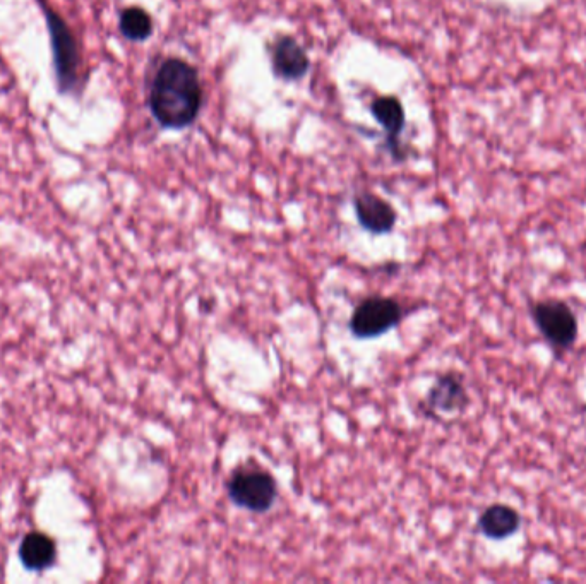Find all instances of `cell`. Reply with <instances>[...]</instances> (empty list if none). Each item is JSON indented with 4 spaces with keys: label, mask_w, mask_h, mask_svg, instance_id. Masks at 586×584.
I'll return each instance as SVG.
<instances>
[{
    "label": "cell",
    "mask_w": 586,
    "mask_h": 584,
    "mask_svg": "<svg viewBox=\"0 0 586 584\" xmlns=\"http://www.w3.org/2000/svg\"><path fill=\"white\" fill-rule=\"evenodd\" d=\"M371 112L386 132V141L391 148V153L401 160L403 156H401L400 134L405 127V112L401 103L395 96H381L372 102Z\"/></svg>",
    "instance_id": "cell-9"
},
{
    "label": "cell",
    "mask_w": 586,
    "mask_h": 584,
    "mask_svg": "<svg viewBox=\"0 0 586 584\" xmlns=\"http://www.w3.org/2000/svg\"><path fill=\"white\" fill-rule=\"evenodd\" d=\"M479 531L489 540H506L518 533L521 526V516L515 507L506 504H492L484 513L480 514Z\"/></svg>",
    "instance_id": "cell-10"
},
{
    "label": "cell",
    "mask_w": 586,
    "mask_h": 584,
    "mask_svg": "<svg viewBox=\"0 0 586 584\" xmlns=\"http://www.w3.org/2000/svg\"><path fill=\"white\" fill-rule=\"evenodd\" d=\"M468 403H470V396L465 388L463 377L455 372H448L439 377L427 396V408L431 412L444 413V415L463 412Z\"/></svg>",
    "instance_id": "cell-6"
},
{
    "label": "cell",
    "mask_w": 586,
    "mask_h": 584,
    "mask_svg": "<svg viewBox=\"0 0 586 584\" xmlns=\"http://www.w3.org/2000/svg\"><path fill=\"white\" fill-rule=\"evenodd\" d=\"M532 317L544 340L556 353L569 352L578 340V319L563 300L547 298L532 305Z\"/></svg>",
    "instance_id": "cell-2"
},
{
    "label": "cell",
    "mask_w": 586,
    "mask_h": 584,
    "mask_svg": "<svg viewBox=\"0 0 586 584\" xmlns=\"http://www.w3.org/2000/svg\"><path fill=\"white\" fill-rule=\"evenodd\" d=\"M50 33L55 50V67H57V79L60 90L69 91L78 81V47L71 33L55 14L47 12Z\"/></svg>",
    "instance_id": "cell-5"
},
{
    "label": "cell",
    "mask_w": 586,
    "mask_h": 584,
    "mask_svg": "<svg viewBox=\"0 0 586 584\" xmlns=\"http://www.w3.org/2000/svg\"><path fill=\"white\" fill-rule=\"evenodd\" d=\"M353 204H355L357 220L367 232L381 235V233L391 232L395 227L396 211L381 197L374 196L371 192H362L355 197Z\"/></svg>",
    "instance_id": "cell-7"
},
{
    "label": "cell",
    "mask_w": 586,
    "mask_h": 584,
    "mask_svg": "<svg viewBox=\"0 0 586 584\" xmlns=\"http://www.w3.org/2000/svg\"><path fill=\"white\" fill-rule=\"evenodd\" d=\"M227 492L235 506L258 514L270 511L278 497L275 478L254 466L235 470L228 480Z\"/></svg>",
    "instance_id": "cell-3"
},
{
    "label": "cell",
    "mask_w": 586,
    "mask_h": 584,
    "mask_svg": "<svg viewBox=\"0 0 586 584\" xmlns=\"http://www.w3.org/2000/svg\"><path fill=\"white\" fill-rule=\"evenodd\" d=\"M203 88L198 71L186 60L168 59L156 72L151 86L150 108L158 124L184 129L198 119Z\"/></svg>",
    "instance_id": "cell-1"
},
{
    "label": "cell",
    "mask_w": 586,
    "mask_h": 584,
    "mask_svg": "<svg viewBox=\"0 0 586 584\" xmlns=\"http://www.w3.org/2000/svg\"><path fill=\"white\" fill-rule=\"evenodd\" d=\"M19 557L31 571H43L55 561V543L43 533H30L19 547Z\"/></svg>",
    "instance_id": "cell-11"
},
{
    "label": "cell",
    "mask_w": 586,
    "mask_h": 584,
    "mask_svg": "<svg viewBox=\"0 0 586 584\" xmlns=\"http://www.w3.org/2000/svg\"><path fill=\"white\" fill-rule=\"evenodd\" d=\"M403 317L401 305L393 298L371 297L355 309L350 319V331L360 340L379 338L395 328Z\"/></svg>",
    "instance_id": "cell-4"
},
{
    "label": "cell",
    "mask_w": 586,
    "mask_h": 584,
    "mask_svg": "<svg viewBox=\"0 0 586 584\" xmlns=\"http://www.w3.org/2000/svg\"><path fill=\"white\" fill-rule=\"evenodd\" d=\"M273 69L276 76L295 81L304 78L309 71V57L305 54L304 48L300 47L297 40L292 36L278 38L273 48Z\"/></svg>",
    "instance_id": "cell-8"
},
{
    "label": "cell",
    "mask_w": 586,
    "mask_h": 584,
    "mask_svg": "<svg viewBox=\"0 0 586 584\" xmlns=\"http://www.w3.org/2000/svg\"><path fill=\"white\" fill-rule=\"evenodd\" d=\"M120 33L131 42H144L153 35V21L141 7H127L120 14Z\"/></svg>",
    "instance_id": "cell-12"
}]
</instances>
